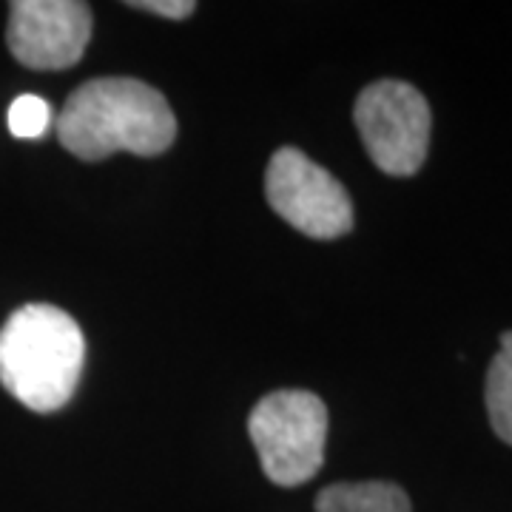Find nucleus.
I'll use <instances>...</instances> for the list:
<instances>
[{
    "mask_svg": "<svg viewBox=\"0 0 512 512\" xmlns=\"http://www.w3.org/2000/svg\"><path fill=\"white\" fill-rule=\"evenodd\" d=\"M265 197L276 214L305 237L336 239L353 228L348 188L299 148L274 151L265 171Z\"/></svg>",
    "mask_w": 512,
    "mask_h": 512,
    "instance_id": "nucleus-5",
    "label": "nucleus"
},
{
    "mask_svg": "<svg viewBox=\"0 0 512 512\" xmlns=\"http://www.w3.org/2000/svg\"><path fill=\"white\" fill-rule=\"evenodd\" d=\"M9 131L20 140H37L46 134L52 123V109L43 97L37 94H20L18 100L9 106Z\"/></svg>",
    "mask_w": 512,
    "mask_h": 512,
    "instance_id": "nucleus-9",
    "label": "nucleus"
},
{
    "mask_svg": "<svg viewBox=\"0 0 512 512\" xmlns=\"http://www.w3.org/2000/svg\"><path fill=\"white\" fill-rule=\"evenodd\" d=\"M83 362V330L55 305H23L0 328V384L35 413L72 399Z\"/></svg>",
    "mask_w": 512,
    "mask_h": 512,
    "instance_id": "nucleus-2",
    "label": "nucleus"
},
{
    "mask_svg": "<svg viewBox=\"0 0 512 512\" xmlns=\"http://www.w3.org/2000/svg\"><path fill=\"white\" fill-rule=\"evenodd\" d=\"M248 433L265 476L279 487H299L322 470L328 407L311 390H274L251 410Z\"/></svg>",
    "mask_w": 512,
    "mask_h": 512,
    "instance_id": "nucleus-3",
    "label": "nucleus"
},
{
    "mask_svg": "<svg viewBox=\"0 0 512 512\" xmlns=\"http://www.w3.org/2000/svg\"><path fill=\"white\" fill-rule=\"evenodd\" d=\"M92 26V6L83 0H15L6 43L26 69L63 72L80 63Z\"/></svg>",
    "mask_w": 512,
    "mask_h": 512,
    "instance_id": "nucleus-6",
    "label": "nucleus"
},
{
    "mask_svg": "<svg viewBox=\"0 0 512 512\" xmlns=\"http://www.w3.org/2000/svg\"><path fill=\"white\" fill-rule=\"evenodd\" d=\"M128 6L168 20H185L197 9V3H191V0H140V3H128Z\"/></svg>",
    "mask_w": 512,
    "mask_h": 512,
    "instance_id": "nucleus-10",
    "label": "nucleus"
},
{
    "mask_svg": "<svg viewBox=\"0 0 512 512\" xmlns=\"http://www.w3.org/2000/svg\"><path fill=\"white\" fill-rule=\"evenodd\" d=\"M316 512H410V498L390 481H350L325 487Z\"/></svg>",
    "mask_w": 512,
    "mask_h": 512,
    "instance_id": "nucleus-7",
    "label": "nucleus"
},
{
    "mask_svg": "<svg viewBox=\"0 0 512 512\" xmlns=\"http://www.w3.org/2000/svg\"><path fill=\"white\" fill-rule=\"evenodd\" d=\"M177 137V117L163 94L134 77H94L77 86L57 114L63 148L100 163L111 154L157 157Z\"/></svg>",
    "mask_w": 512,
    "mask_h": 512,
    "instance_id": "nucleus-1",
    "label": "nucleus"
},
{
    "mask_svg": "<svg viewBox=\"0 0 512 512\" xmlns=\"http://www.w3.org/2000/svg\"><path fill=\"white\" fill-rule=\"evenodd\" d=\"M353 120L370 160L390 177H413L430 148V106L404 80H376L359 94Z\"/></svg>",
    "mask_w": 512,
    "mask_h": 512,
    "instance_id": "nucleus-4",
    "label": "nucleus"
},
{
    "mask_svg": "<svg viewBox=\"0 0 512 512\" xmlns=\"http://www.w3.org/2000/svg\"><path fill=\"white\" fill-rule=\"evenodd\" d=\"M484 402L495 436L512 444V330L501 333V348L487 370Z\"/></svg>",
    "mask_w": 512,
    "mask_h": 512,
    "instance_id": "nucleus-8",
    "label": "nucleus"
}]
</instances>
